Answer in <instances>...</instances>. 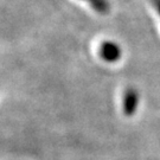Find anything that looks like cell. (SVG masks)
Returning <instances> with one entry per match:
<instances>
[{
  "mask_svg": "<svg viewBox=\"0 0 160 160\" xmlns=\"http://www.w3.org/2000/svg\"><path fill=\"white\" fill-rule=\"evenodd\" d=\"M86 1H88L92 5V8L100 13H106L109 10L108 2L106 0H86Z\"/></svg>",
  "mask_w": 160,
  "mask_h": 160,
  "instance_id": "cell-3",
  "label": "cell"
},
{
  "mask_svg": "<svg viewBox=\"0 0 160 160\" xmlns=\"http://www.w3.org/2000/svg\"><path fill=\"white\" fill-rule=\"evenodd\" d=\"M152 1H153V4H154L157 11L159 12V14H160V0H152Z\"/></svg>",
  "mask_w": 160,
  "mask_h": 160,
  "instance_id": "cell-4",
  "label": "cell"
},
{
  "mask_svg": "<svg viewBox=\"0 0 160 160\" xmlns=\"http://www.w3.org/2000/svg\"><path fill=\"white\" fill-rule=\"evenodd\" d=\"M100 56L103 61L109 63L116 62L121 57L120 46L113 42H103L100 46Z\"/></svg>",
  "mask_w": 160,
  "mask_h": 160,
  "instance_id": "cell-1",
  "label": "cell"
},
{
  "mask_svg": "<svg viewBox=\"0 0 160 160\" xmlns=\"http://www.w3.org/2000/svg\"><path fill=\"white\" fill-rule=\"evenodd\" d=\"M138 102H139V98H138L137 92L128 89L123 97V113L128 116L134 114L137 110Z\"/></svg>",
  "mask_w": 160,
  "mask_h": 160,
  "instance_id": "cell-2",
  "label": "cell"
}]
</instances>
